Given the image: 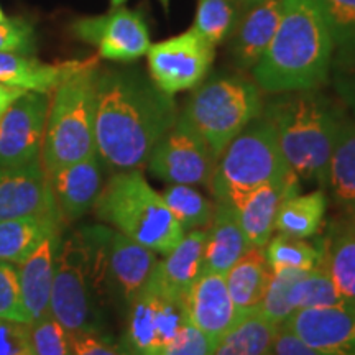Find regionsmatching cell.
Returning <instances> with one entry per match:
<instances>
[{
    "mask_svg": "<svg viewBox=\"0 0 355 355\" xmlns=\"http://www.w3.org/2000/svg\"><path fill=\"white\" fill-rule=\"evenodd\" d=\"M296 176L263 115L250 122L217 158L207 184L216 201L237 204L260 186Z\"/></svg>",
    "mask_w": 355,
    "mask_h": 355,
    "instance_id": "cell-7",
    "label": "cell"
},
{
    "mask_svg": "<svg viewBox=\"0 0 355 355\" xmlns=\"http://www.w3.org/2000/svg\"><path fill=\"white\" fill-rule=\"evenodd\" d=\"M286 163L300 180L326 188L327 168L345 115L318 89L273 94L263 104Z\"/></svg>",
    "mask_w": 355,
    "mask_h": 355,
    "instance_id": "cell-3",
    "label": "cell"
},
{
    "mask_svg": "<svg viewBox=\"0 0 355 355\" xmlns=\"http://www.w3.org/2000/svg\"><path fill=\"white\" fill-rule=\"evenodd\" d=\"M206 229L186 232L181 242L158 261L153 279L171 295L184 298L193 283L204 272Z\"/></svg>",
    "mask_w": 355,
    "mask_h": 355,
    "instance_id": "cell-24",
    "label": "cell"
},
{
    "mask_svg": "<svg viewBox=\"0 0 355 355\" xmlns=\"http://www.w3.org/2000/svg\"><path fill=\"white\" fill-rule=\"evenodd\" d=\"M217 340L211 339L191 322H186L175 339L157 355H212Z\"/></svg>",
    "mask_w": 355,
    "mask_h": 355,
    "instance_id": "cell-39",
    "label": "cell"
},
{
    "mask_svg": "<svg viewBox=\"0 0 355 355\" xmlns=\"http://www.w3.org/2000/svg\"><path fill=\"white\" fill-rule=\"evenodd\" d=\"M125 355H130V354H128V352H127V350H125Z\"/></svg>",
    "mask_w": 355,
    "mask_h": 355,
    "instance_id": "cell-49",
    "label": "cell"
},
{
    "mask_svg": "<svg viewBox=\"0 0 355 355\" xmlns=\"http://www.w3.org/2000/svg\"><path fill=\"white\" fill-rule=\"evenodd\" d=\"M273 270L268 265L263 248L254 247L225 273L230 298L241 316L259 309Z\"/></svg>",
    "mask_w": 355,
    "mask_h": 355,
    "instance_id": "cell-26",
    "label": "cell"
},
{
    "mask_svg": "<svg viewBox=\"0 0 355 355\" xmlns=\"http://www.w3.org/2000/svg\"><path fill=\"white\" fill-rule=\"evenodd\" d=\"M214 48L194 28L150 44L146 51L150 78L170 96L198 87L209 73Z\"/></svg>",
    "mask_w": 355,
    "mask_h": 355,
    "instance_id": "cell-10",
    "label": "cell"
},
{
    "mask_svg": "<svg viewBox=\"0 0 355 355\" xmlns=\"http://www.w3.org/2000/svg\"><path fill=\"white\" fill-rule=\"evenodd\" d=\"M163 201L186 232L207 229L216 204L189 184H170L163 191Z\"/></svg>",
    "mask_w": 355,
    "mask_h": 355,
    "instance_id": "cell-32",
    "label": "cell"
},
{
    "mask_svg": "<svg viewBox=\"0 0 355 355\" xmlns=\"http://www.w3.org/2000/svg\"><path fill=\"white\" fill-rule=\"evenodd\" d=\"M86 227L61 241L50 313L69 334L102 332V308L112 301L99 252Z\"/></svg>",
    "mask_w": 355,
    "mask_h": 355,
    "instance_id": "cell-4",
    "label": "cell"
},
{
    "mask_svg": "<svg viewBox=\"0 0 355 355\" xmlns=\"http://www.w3.org/2000/svg\"><path fill=\"white\" fill-rule=\"evenodd\" d=\"M28 332L35 355H71L69 332L51 313L28 324Z\"/></svg>",
    "mask_w": 355,
    "mask_h": 355,
    "instance_id": "cell-35",
    "label": "cell"
},
{
    "mask_svg": "<svg viewBox=\"0 0 355 355\" xmlns=\"http://www.w3.org/2000/svg\"><path fill=\"white\" fill-rule=\"evenodd\" d=\"M110 3H112V7H122L125 0H110Z\"/></svg>",
    "mask_w": 355,
    "mask_h": 355,
    "instance_id": "cell-46",
    "label": "cell"
},
{
    "mask_svg": "<svg viewBox=\"0 0 355 355\" xmlns=\"http://www.w3.org/2000/svg\"><path fill=\"white\" fill-rule=\"evenodd\" d=\"M26 91L19 87H12L7 86V84L0 83V119L3 117V114L7 112L8 107L15 102L21 94H25Z\"/></svg>",
    "mask_w": 355,
    "mask_h": 355,
    "instance_id": "cell-44",
    "label": "cell"
},
{
    "mask_svg": "<svg viewBox=\"0 0 355 355\" xmlns=\"http://www.w3.org/2000/svg\"><path fill=\"white\" fill-rule=\"evenodd\" d=\"M329 76H332L339 99L355 119V43L337 46L332 56Z\"/></svg>",
    "mask_w": 355,
    "mask_h": 355,
    "instance_id": "cell-37",
    "label": "cell"
},
{
    "mask_svg": "<svg viewBox=\"0 0 355 355\" xmlns=\"http://www.w3.org/2000/svg\"><path fill=\"white\" fill-rule=\"evenodd\" d=\"M71 30L81 42L96 46L101 58L119 63L139 60L152 44L144 17L123 6L104 15L79 19Z\"/></svg>",
    "mask_w": 355,
    "mask_h": 355,
    "instance_id": "cell-13",
    "label": "cell"
},
{
    "mask_svg": "<svg viewBox=\"0 0 355 355\" xmlns=\"http://www.w3.org/2000/svg\"><path fill=\"white\" fill-rule=\"evenodd\" d=\"M300 193V178L275 181L260 186L237 204H234L241 227L252 247L263 248L275 234V220L285 199Z\"/></svg>",
    "mask_w": 355,
    "mask_h": 355,
    "instance_id": "cell-19",
    "label": "cell"
},
{
    "mask_svg": "<svg viewBox=\"0 0 355 355\" xmlns=\"http://www.w3.org/2000/svg\"><path fill=\"white\" fill-rule=\"evenodd\" d=\"M26 216L61 219L40 159L21 166H0V222Z\"/></svg>",
    "mask_w": 355,
    "mask_h": 355,
    "instance_id": "cell-16",
    "label": "cell"
},
{
    "mask_svg": "<svg viewBox=\"0 0 355 355\" xmlns=\"http://www.w3.org/2000/svg\"><path fill=\"white\" fill-rule=\"evenodd\" d=\"M347 216H350V217H352V219H354V222H355V211L352 212V214H347Z\"/></svg>",
    "mask_w": 355,
    "mask_h": 355,
    "instance_id": "cell-48",
    "label": "cell"
},
{
    "mask_svg": "<svg viewBox=\"0 0 355 355\" xmlns=\"http://www.w3.org/2000/svg\"><path fill=\"white\" fill-rule=\"evenodd\" d=\"M283 0H261L242 13L237 28L230 37V53L235 64L252 69L259 63L277 33L282 20Z\"/></svg>",
    "mask_w": 355,
    "mask_h": 355,
    "instance_id": "cell-21",
    "label": "cell"
},
{
    "mask_svg": "<svg viewBox=\"0 0 355 355\" xmlns=\"http://www.w3.org/2000/svg\"><path fill=\"white\" fill-rule=\"evenodd\" d=\"M188 322L184 298L171 295L150 278L127 308L122 347L130 355H157Z\"/></svg>",
    "mask_w": 355,
    "mask_h": 355,
    "instance_id": "cell-9",
    "label": "cell"
},
{
    "mask_svg": "<svg viewBox=\"0 0 355 355\" xmlns=\"http://www.w3.org/2000/svg\"><path fill=\"white\" fill-rule=\"evenodd\" d=\"M60 243L61 232L48 235L32 254L19 263L21 304L26 314V324H32L50 314L53 278Z\"/></svg>",
    "mask_w": 355,
    "mask_h": 355,
    "instance_id": "cell-20",
    "label": "cell"
},
{
    "mask_svg": "<svg viewBox=\"0 0 355 355\" xmlns=\"http://www.w3.org/2000/svg\"><path fill=\"white\" fill-rule=\"evenodd\" d=\"M217 159L183 115L150 153V173L170 184H209Z\"/></svg>",
    "mask_w": 355,
    "mask_h": 355,
    "instance_id": "cell-11",
    "label": "cell"
},
{
    "mask_svg": "<svg viewBox=\"0 0 355 355\" xmlns=\"http://www.w3.org/2000/svg\"><path fill=\"white\" fill-rule=\"evenodd\" d=\"M336 44L316 0H283L277 33L252 71L263 92L319 89L329 79Z\"/></svg>",
    "mask_w": 355,
    "mask_h": 355,
    "instance_id": "cell-2",
    "label": "cell"
},
{
    "mask_svg": "<svg viewBox=\"0 0 355 355\" xmlns=\"http://www.w3.org/2000/svg\"><path fill=\"white\" fill-rule=\"evenodd\" d=\"M250 248L254 247L241 227L235 207L216 201L214 216L206 229L204 272L225 275Z\"/></svg>",
    "mask_w": 355,
    "mask_h": 355,
    "instance_id": "cell-22",
    "label": "cell"
},
{
    "mask_svg": "<svg viewBox=\"0 0 355 355\" xmlns=\"http://www.w3.org/2000/svg\"><path fill=\"white\" fill-rule=\"evenodd\" d=\"M50 94L26 91L0 119V166H21L40 159Z\"/></svg>",
    "mask_w": 355,
    "mask_h": 355,
    "instance_id": "cell-14",
    "label": "cell"
},
{
    "mask_svg": "<svg viewBox=\"0 0 355 355\" xmlns=\"http://www.w3.org/2000/svg\"><path fill=\"white\" fill-rule=\"evenodd\" d=\"M97 69V58L84 60L51 92L40 155L44 173H51L97 153L94 139Z\"/></svg>",
    "mask_w": 355,
    "mask_h": 355,
    "instance_id": "cell-6",
    "label": "cell"
},
{
    "mask_svg": "<svg viewBox=\"0 0 355 355\" xmlns=\"http://www.w3.org/2000/svg\"><path fill=\"white\" fill-rule=\"evenodd\" d=\"M71 355H125V349L114 344L104 332H73Z\"/></svg>",
    "mask_w": 355,
    "mask_h": 355,
    "instance_id": "cell-41",
    "label": "cell"
},
{
    "mask_svg": "<svg viewBox=\"0 0 355 355\" xmlns=\"http://www.w3.org/2000/svg\"><path fill=\"white\" fill-rule=\"evenodd\" d=\"M92 232L112 298L128 308L130 301L155 273L158 265L157 252L132 241L112 227L92 225Z\"/></svg>",
    "mask_w": 355,
    "mask_h": 355,
    "instance_id": "cell-12",
    "label": "cell"
},
{
    "mask_svg": "<svg viewBox=\"0 0 355 355\" xmlns=\"http://www.w3.org/2000/svg\"><path fill=\"white\" fill-rule=\"evenodd\" d=\"M270 355H321L308 344H304L295 332L288 327L279 326L277 336H275L272 354Z\"/></svg>",
    "mask_w": 355,
    "mask_h": 355,
    "instance_id": "cell-43",
    "label": "cell"
},
{
    "mask_svg": "<svg viewBox=\"0 0 355 355\" xmlns=\"http://www.w3.org/2000/svg\"><path fill=\"white\" fill-rule=\"evenodd\" d=\"M63 220L53 216H26L0 222V260L19 265L48 235L61 232Z\"/></svg>",
    "mask_w": 355,
    "mask_h": 355,
    "instance_id": "cell-28",
    "label": "cell"
},
{
    "mask_svg": "<svg viewBox=\"0 0 355 355\" xmlns=\"http://www.w3.org/2000/svg\"><path fill=\"white\" fill-rule=\"evenodd\" d=\"M0 355H35L28 324L0 319Z\"/></svg>",
    "mask_w": 355,
    "mask_h": 355,
    "instance_id": "cell-42",
    "label": "cell"
},
{
    "mask_svg": "<svg viewBox=\"0 0 355 355\" xmlns=\"http://www.w3.org/2000/svg\"><path fill=\"white\" fill-rule=\"evenodd\" d=\"M81 61L43 63L24 53H0V83L30 92L51 94Z\"/></svg>",
    "mask_w": 355,
    "mask_h": 355,
    "instance_id": "cell-25",
    "label": "cell"
},
{
    "mask_svg": "<svg viewBox=\"0 0 355 355\" xmlns=\"http://www.w3.org/2000/svg\"><path fill=\"white\" fill-rule=\"evenodd\" d=\"M263 250L273 272H279V270L308 272L321 263V250L318 245L306 242L304 239L279 232L272 235Z\"/></svg>",
    "mask_w": 355,
    "mask_h": 355,
    "instance_id": "cell-34",
    "label": "cell"
},
{
    "mask_svg": "<svg viewBox=\"0 0 355 355\" xmlns=\"http://www.w3.org/2000/svg\"><path fill=\"white\" fill-rule=\"evenodd\" d=\"M263 99L255 81L241 74H225L201 84L183 110L217 159L227 145L261 115Z\"/></svg>",
    "mask_w": 355,
    "mask_h": 355,
    "instance_id": "cell-8",
    "label": "cell"
},
{
    "mask_svg": "<svg viewBox=\"0 0 355 355\" xmlns=\"http://www.w3.org/2000/svg\"><path fill=\"white\" fill-rule=\"evenodd\" d=\"M326 188L343 214L355 211V119L344 117L340 123L329 168Z\"/></svg>",
    "mask_w": 355,
    "mask_h": 355,
    "instance_id": "cell-27",
    "label": "cell"
},
{
    "mask_svg": "<svg viewBox=\"0 0 355 355\" xmlns=\"http://www.w3.org/2000/svg\"><path fill=\"white\" fill-rule=\"evenodd\" d=\"M184 311L188 322L199 331L219 340L241 321L225 283V275L202 272L184 295Z\"/></svg>",
    "mask_w": 355,
    "mask_h": 355,
    "instance_id": "cell-17",
    "label": "cell"
},
{
    "mask_svg": "<svg viewBox=\"0 0 355 355\" xmlns=\"http://www.w3.org/2000/svg\"><path fill=\"white\" fill-rule=\"evenodd\" d=\"M35 30L24 19H6L0 21V53H28L35 48Z\"/></svg>",
    "mask_w": 355,
    "mask_h": 355,
    "instance_id": "cell-40",
    "label": "cell"
},
{
    "mask_svg": "<svg viewBox=\"0 0 355 355\" xmlns=\"http://www.w3.org/2000/svg\"><path fill=\"white\" fill-rule=\"evenodd\" d=\"M235 2L239 3V6H241L243 10H247L248 7H252V6H255V3H259V2H261V0H235Z\"/></svg>",
    "mask_w": 355,
    "mask_h": 355,
    "instance_id": "cell-45",
    "label": "cell"
},
{
    "mask_svg": "<svg viewBox=\"0 0 355 355\" xmlns=\"http://www.w3.org/2000/svg\"><path fill=\"white\" fill-rule=\"evenodd\" d=\"M321 265L329 273L345 303L355 304V222L344 214L332 220L318 242Z\"/></svg>",
    "mask_w": 355,
    "mask_h": 355,
    "instance_id": "cell-23",
    "label": "cell"
},
{
    "mask_svg": "<svg viewBox=\"0 0 355 355\" xmlns=\"http://www.w3.org/2000/svg\"><path fill=\"white\" fill-rule=\"evenodd\" d=\"M336 48L355 43V0H316Z\"/></svg>",
    "mask_w": 355,
    "mask_h": 355,
    "instance_id": "cell-36",
    "label": "cell"
},
{
    "mask_svg": "<svg viewBox=\"0 0 355 355\" xmlns=\"http://www.w3.org/2000/svg\"><path fill=\"white\" fill-rule=\"evenodd\" d=\"M283 326L321 355H355V304L296 311Z\"/></svg>",
    "mask_w": 355,
    "mask_h": 355,
    "instance_id": "cell-15",
    "label": "cell"
},
{
    "mask_svg": "<svg viewBox=\"0 0 355 355\" xmlns=\"http://www.w3.org/2000/svg\"><path fill=\"white\" fill-rule=\"evenodd\" d=\"M92 209L97 219L157 254L168 255L184 237L163 196L140 170L117 171L110 176Z\"/></svg>",
    "mask_w": 355,
    "mask_h": 355,
    "instance_id": "cell-5",
    "label": "cell"
},
{
    "mask_svg": "<svg viewBox=\"0 0 355 355\" xmlns=\"http://www.w3.org/2000/svg\"><path fill=\"white\" fill-rule=\"evenodd\" d=\"M242 10L235 0H198L193 28L217 46L232 37Z\"/></svg>",
    "mask_w": 355,
    "mask_h": 355,
    "instance_id": "cell-33",
    "label": "cell"
},
{
    "mask_svg": "<svg viewBox=\"0 0 355 355\" xmlns=\"http://www.w3.org/2000/svg\"><path fill=\"white\" fill-rule=\"evenodd\" d=\"M286 301L293 314L301 309L345 304L329 273L321 263L308 272H301L295 278L288 290Z\"/></svg>",
    "mask_w": 355,
    "mask_h": 355,
    "instance_id": "cell-31",
    "label": "cell"
},
{
    "mask_svg": "<svg viewBox=\"0 0 355 355\" xmlns=\"http://www.w3.org/2000/svg\"><path fill=\"white\" fill-rule=\"evenodd\" d=\"M278 327L259 309L252 311L222 337L212 355H270Z\"/></svg>",
    "mask_w": 355,
    "mask_h": 355,
    "instance_id": "cell-29",
    "label": "cell"
},
{
    "mask_svg": "<svg viewBox=\"0 0 355 355\" xmlns=\"http://www.w3.org/2000/svg\"><path fill=\"white\" fill-rule=\"evenodd\" d=\"M327 209V198L324 189L311 191L308 194H295L279 206L275 230L291 237H313L322 227Z\"/></svg>",
    "mask_w": 355,
    "mask_h": 355,
    "instance_id": "cell-30",
    "label": "cell"
},
{
    "mask_svg": "<svg viewBox=\"0 0 355 355\" xmlns=\"http://www.w3.org/2000/svg\"><path fill=\"white\" fill-rule=\"evenodd\" d=\"M178 105L135 68L97 69L94 84L96 152L115 171L141 170L178 121Z\"/></svg>",
    "mask_w": 355,
    "mask_h": 355,
    "instance_id": "cell-1",
    "label": "cell"
},
{
    "mask_svg": "<svg viewBox=\"0 0 355 355\" xmlns=\"http://www.w3.org/2000/svg\"><path fill=\"white\" fill-rule=\"evenodd\" d=\"M0 319L26 324L19 265L6 260H0Z\"/></svg>",
    "mask_w": 355,
    "mask_h": 355,
    "instance_id": "cell-38",
    "label": "cell"
},
{
    "mask_svg": "<svg viewBox=\"0 0 355 355\" xmlns=\"http://www.w3.org/2000/svg\"><path fill=\"white\" fill-rule=\"evenodd\" d=\"M2 20H6V15H3L2 8H0V21H2Z\"/></svg>",
    "mask_w": 355,
    "mask_h": 355,
    "instance_id": "cell-47",
    "label": "cell"
},
{
    "mask_svg": "<svg viewBox=\"0 0 355 355\" xmlns=\"http://www.w3.org/2000/svg\"><path fill=\"white\" fill-rule=\"evenodd\" d=\"M102 159L94 153L63 168L46 173L56 209L66 222L78 220L92 209L102 186Z\"/></svg>",
    "mask_w": 355,
    "mask_h": 355,
    "instance_id": "cell-18",
    "label": "cell"
}]
</instances>
